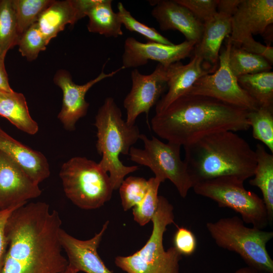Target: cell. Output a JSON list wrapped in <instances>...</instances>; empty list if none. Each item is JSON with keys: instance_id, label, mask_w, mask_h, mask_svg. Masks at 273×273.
Returning a JSON list of instances; mask_svg holds the SVG:
<instances>
[{"instance_id": "10", "label": "cell", "mask_w": 273, "mask_h": 273, "mask_svg": "<svg viewBox=\"0 0 273 273\" xmlns=\"http://www.w3.org/2000/svg\"><path fill=\"white\" fill-rule=\"evenodd\" d=\"M232 46L230 37L219 56V65L213 73L198 79L186 94L209 97L248 111L257 109L256 102L239 84L229 66Z\"/></svg>"}, {"instance_id": "34", "label": "cell", "mask_w": 273, "mask_h": 273, "mask_svg": "<svg viewBox=\"0 0 273 273\" xmlns=\"http://www.w3.org/2000/svg\"><path fill=\"white\" fill-rule=\"evenodd\" d=\"M175 1L187 8L203 23L217 13L218 0H175Z\"/></svg>"}, {"instance_id": "30", "label": "cell", "mask_w": 273, "mask_h": 273, "mask_svg": "<svg viewBox=\"0 0 273 273\" xmlns=\"http://www.w3.org/2000/svg\"><path fill=\"white\" fill-rule=\"evenodd\" d=\"M148 181L149 187L144 199L132 208L134 220L141 226H144L151 221L157 209L159 187L161 181L155 177Z\"/></svg>"}, {"instance_id": "20", "label": "cell", "mask_w": 273, "mask_h": 273, "mask_svg": "<svg viewBox=\"0 0 273 273\" xmlns=\"http://www.w3.org/2000/svg\"><path fill=\"white\" fill-rule=\"evenodd\" d=\"M0 151L17 163L37 184L50 175L46 156L17 141L0 127Z\"/></svg>"}, {"instance_id": "23", "label": "cell", "mask_w": 273, "mask_h": 273, "mask_svg": "<svg viewBox=\"0 0 273 273\" xmlns=\"http://www.w3.org/2000/svg\"><path fill=\"white\" fill-rule=\"evenodd\" d=\"M255 152L256 166L253 176L254 178L249 183L260 190L269 223H271L273 220V155L268 153L264 146L260 144L256 145Z\"/></svg>"}, {"instance_id": "17", "label": "cell", "mask_w": 273, "mask_h": 273, "mask_svg": "<svg viewBox=\"0 0 273 273\" xmlns=\"http://www.w3.org/2000/svg\"><path fill=\"white\" fill-rule=\"evenodd\" d=\"M153 6L151 15L162 31L177 30L186 40L197 43L200 40L203 24L185 7L175 0L150 1Z\"/></svg>"}, {"instance_id": "6", "label": "cell", "mask_w": 273, "mask_h": 273, "mask_svg": "<svg viewBox=\"0 0 273 273\" xmlns=\"http://www.w3.org/2000/svg\"><path fill=\"white\" fill-rule=\"evenodd\" d=\"M206 226L218 247L237 253L260 273H273V260L266 249L273 238L272 231L247 227L237 216L207 222Z\"/></svg>"}, {"instance_id": "40", "label": "cell", "mask_w": 273, "mask_h": 273, "mask_svg": "<svg viewBox=\"0 0 273 273\" xmlns=\"http://www.w3.org/2000/svg\"><path fill=\"white\" fill-rule=\"evenodd\" d=\"M261 35L266 42V46H270L272 41V24L269 25Z\"/></svg>"}, {"instance_id": "11", "label": "cell", "mask_w": 273, "mask_h": 273, "mask_svg": "<svg viewBox=\"0 0 273 273\" xmlns=\"http://www.w3.org/2000/svg\"><path fill=\"white\" fill-rule=\"evenodd\" d=\"M131 87L124 99L123 106L126 111L125 121L132 125L140 114L145 113L148 116L150 109L167 88L166 69L158 63L148 75L134 69L131 72Z\"/></svg>"}, {"instance_id": "22", "label": "cell", "mask_w": 273, "mask_h": 273, "mask_svg": "<svg viewBox=\"0 0 273 273\" xmlns=\"http://www.w3.org/2000/svg\"><path fill=\"white\" fill-rule=\"evenodd\" d=\"M0 116L29 134H35L38 130V124L30 115L26 99L22 93L0 90Z\"/></svg>"}, {"instance_id": "5", "label": "cell", "mask_w": 273, "mask_h": 273, "mask_svg": "<svg viewBox=\"0 0 273 273\" xmlns=\"http://www.w3.org/2000/svg\"><path fill=\"white\" fill-rule=\"evenodd\" d=\"M151 221V234L139 251L117 256L116 265L126 273H179L182 255L173 247L165 250L163 236L167 226L174 222L173 206L164 197L159 196L157 209Z\"/></svg>"}, {"instance_id": "2", "label": "cell", "mask_w": 273, "mask_h": 273, "mask_svg": "<svg viewBox=\"0 0 273 273\" xmlns=\"http://www.w3.org/2000/svg\"><path fill=\"white\" fill-rule=\"evenodd\" d=\"M248 111L202 95L185 94L151 120L154 133L186 146L209 134L247 130Z\"/></svg>"}, {"instance_id": "26", "label": "cell", "mask_w": 273, "mask_h": 273, "mask_svg": "<svg viewBox=\"0 0 273 273\" xmlns=\"http://www.w3.org/2000/svg\"><path fill=\"white\" fill-rule=\"evenodd\" d=\"M229 66L237 77L264 71H269L271 64L264 58L244 51L232 44L229 57Z\"/></svg>"}, {"instance_id": "32", "label": "cell", "mask_w": 273, "mask_h": 273, "mask_svg": "<svg viewBox=\"0 0 273 273\" xmlns=\"http://www.w3.org/2000/svg\"><path fill=\"white\" fill-rule=\"evenodd\" d=\"M118 15L122 25L130 31L143 36L148 41L155 42L167 45L174 43L161 35L153 27H149L134 18L121 2L117 5Z\"/></svg>"}, {"instance_id": "13", "label": "cell", "mask_w": 273, "mask_h": 273, "mask_svg": "<svg viewBox=\"0 0 273 273\" xmlns=\"http://www.w3.org/2000/svg\"><path fill=\"white\" fill-rule=\"evenodd\" d=\"M124 69L121 66L109 73L102 70L95 78L82 85L75 83L71 74L66 70H59L56 73L54 82L63 93L62 108L58 117L66 130H74L77 122L86 115L89 103L86 101L85 96L88 90L95 84L113 76Z\"/></svg>"}, {"instance_id": "25", "label": "cell", "mask_w": 273, "mask_h": 273, "mask_svg": "<svg viewBox=\"0 0 273 273\" xmlns=\"http://www.w3.org/2000/svg\"><path fill=\"white\" fill-rule=\"evenodd\" d=\"M240 86L257 103L259 107L273 109V72L271 71L237 77Z\"/></svg>"}, {"instance_id": "37", "label": "cell", "mask_w": 273, "mask_h": 273, "mask_svg": "<svg viewBox=\"0 0 273 273\" xmlns=\"http://www.w3.org/2000/svg\"><path fill=\"white\" fill-rule=\"evenodd\" d=\"M20 207L0 210V270L8 247V242L6 234V224L12 213L15 209Z\"/></svg>"}, {"instance_id": "31", "label": "cell", "mask_w": 273, "mask_h": 273, "mask_svg": "<svg viewBox=\"0 0 273 273\" xmlns=\"http://www.w3.org/2000/svg\"><path fill=\"white\" fill-rule=\"evenodd\" d=\"M149 187L145 178L130 176L124 179L119 190L123 210L126 211L138 204L145 197Z\"/></svg>"}, {"instance_id": "24", "label": "cell", "mask_w": 273, "mask_h": 273, "mask_svg": "<svg viewBox=\"0 0 273 273\" xmlns=\"http://www.w3.org/2000/svg\"><path fill=\"white\" fill-rule=\"evenodd\" d=\"M111 0H98L86 12L88 18V31L106 37H117L123 35L121 24L117 13L112 8Z\"/></svg>"}, {"instance_id": "29", "label": "cell", "mask_w": 273, "mask_h": 273, "mask_svg": "<svg viewBox=\"0 0 273 273\" xmlns=\"http://www.w3.org/2000/svg\"><path fill=\"white\" fill-rule=\"evenodd\" d=\"M253 137L267 147L273 153V109L262 107L247 114Z\"/></svg>"}, {"instance_id": "12", "label": "cell", "mask_w": 273, "mask_h": 273, "mask_svg": "<svg viewBox=\"0 0 273 273\" xmlns=\"http://www.w3.org/2000/svg\"><path fill=\"white\" fill-rule=\"evenodd\" d=\"M196 44L187 40L172 45L150 41L143 43L134 37H128L124 41L122 66L124 69L135 68L152 60L166 68L190 56Z\"/></svg>"}, {"instance_id": "8", "label": "cell", "mask_w": 273, "mask_h": 273, "mask_svg": "<svg viewBox=\"0 0 273 273\" xmlns=\"http://www.w3.org/2000/svg\"><path fill=\"white\" fill-rule=\"evenodd\" d=\"M194 192L217 203L219 207L229 208L241 216L244 223L263 230L269 223L262 198L247 190L244 181L233 176H223L195 184Z\"/></svg>"}, {"instance_id": "15", "label": "cell", "mask_w": 273, "mask_h": 273, "mask_svg": "<svg viewBox=\"0 0 273 273\" xmlns=\"http://www.w3.org/2000/svg\"><path fill=\"white\" fill-rule=\"evenodd\" d=\"M272 23V0H242L231 16L232 44L239 47L244 38L261 35Z\"/></svg>"}, {"instance_id": "33", "label": "cell", "mask_w": 273, "mask_h": 273, "mask_svg": "<svg viewBox=\"0 0 273 273\" xmlns=\"http://www.w3.org/2000/svg\"><path fill=\"white\" fill-rule=\"evenodd\" d=\"M48 44L35 23L21 35L17 46L22 56L32 61L37 58L41 51L46 49Z\"/></svg>"}, {"instance_id": "16", "label": "cell", "mask_w": 273, "mask_h": 273, "mask_svg": "<svg viewBox=\"0 0 273 273\" xmlns=\"http://www.w3.org/2000/svg\"><path fill=\"white\" fill-rule=\"evenodd\" d=\"M109 223V220L106 221L98 233L86 240L78 239L61 229L60 240L70 265L79 272L112 273L105 265L98 252V248Z\"/></svg>"}, {"instance_id": "36", "label": "cell", "mask_w": 273, "mask_h": 273, "mask_svg": "<svg viewBox=\"0 0 273 273\" xmlns=\"http://www.w3.org/2000/svg\"><path fill=\"white\" fill-rule=\"evenodd\" d=\"M239 47L246 52L264 58L270 64L273 63V48L257 41L252 36L244 38Z\"/></svg>"}, {"instance_id": "4", "label": "cell", "mask_w": 273, "mask_h": 273, "mask_svg": "<svg viewBox=\"0 0 273 273\" xmlns=\"http://www.w3.org/2000/svg\"><path fill=\"white\" fill-rule=\"evenodd\" d=\"M94 125L97 129L96 148L102 156L99 165L109 172L113 189L117 190L125 176L139 169L136 165H124L119 156L129 154L130 148L140 139L139 128L136 124L126 123L111 97L107 98L99 108Z\"/></svg>"}, {"instance_id": "27", "label": "cell", "mask_w": 273, "mask_h": 273, "mask_svg": "<svg viewBox=\"0 0 273 273\" xmlns=\"http://www.w3.org/2000/svg\"><path fill=\"white\" fill-rule=\"evenodd\" d=\"M19 34L12 0H0V57L18 45Z\"/></svg>"}, {"instance_id": "18", "label": "cell", "mask_w": 273, "mask_h": 273, "mask_svg": "<svg viewBox=\"0 0 273 273\" xmlns=\"http://www.w3.org/2000/svg\"><path fill=\"white\" fill-rule=\"evenodd\" d=\"M165 69L167 92L156 104V114L163 112L175 100L186 94L200 77L211 73L204 68L202 60L196 56H194L186 65L179 61Z\"/></svg>"}, {"instance_id": "38", "label": "cell", "mask_w": 273, "mask_h": 273, "mask_svg": "<svg viewBox=\"0 0 273 273\" xmlns=\"http://www.w3.org/2000/svg\"><path fill=\"white\" fill-rule=\"evenodd\" d=\"M242 0H218L217 12L232 16Z\"/></svg>"}, {"instance_id": "1", "label": "cell", "mask_w": 273, "mask_h": 273, "mask_svg": "<svg viewBox=\"0 0 273 273\" xmlns=\"http://www.w3.org/2000/svg\"><path fill=\"white\" fill-rule=\"evenodd\" d=\"M62 220L43 202L15 209L6 227L8 247L0 273H62L68 265L60 240Z\"/></svg>"}, {"instance_id": "42", "label": "cell", "mask_w": 273, "mask_h": 273, "mask_svg": "<svg viewBox=\"0 0 273 273\" xmlns=\"http://www.w3.org/2000/svg\"><path fill=\"white\" fill-rule=\"evenodd\" d=\"M78 272L79 271L76 269H75V268H74L73 267H72V266L68 264V265L66 268V269L64 271H63L62 273H78Z\"/></svg>"}, {"instance_id": "28", "label": "cell", "mask_w": 273, "mask_h": 273, "mask_svg": "<svg viewBox=\"0 0 273 273\" xmlns=\"http://www.w3.org/2000/svg\"><path fill=\"white\" fill-rule=\"evenodd\" d=\"M54 0H12L20 36L36 23Z\"/></svg>"}, {"instance_id": "35", "label": "cell", "mask_w": 273, "mask_h": 273, "mask_svg": "<svg viewBox=\"0 0 273 273\" xmlns=\"http://www.w3.org/2000/svg\"><path fill=\"white\" fill-rule=\"evenodd\" d=\"M173 247L181 255H192L197 248V240L194 233L185 227H178L173 239Z\"/></svg>"}, {"instance_id": "39", "label": "cell", "mask_w": 273, "mask_h": 273, "mask_svg": "<svg viewBox=\"0 0 273 273\" xmlns=\"http://www.w3.org/2000/svg\"><path fill=\"white\" fill-rule=\"evenodd\" d=\"M0 90L5 92H12L9 82L8 74L5 66V60L0 57Z\"/></svg>"}, {"instance_id": "14", "label": "cell", "mask_w": 273, "mask_h": 273, "mask_svg": "<svg viewBox=\"0 0 273 273\" xmlns=\"http://www.w3.org/2000/svg\"><path fill=\"white\" fill-rule=\"evenodd\" d=\"M42 191L14 160L0 151V210L22 206Z\"/></svg>"}, {"instance_id": "21", "label": "cell", "mask_w": 273, "mask_h": 273, "mask_svg": "<svg viewBox=\"0 0 273 273\" xmlns=\"http://www.w3.org/2000/svg\"><path fill=\"white\" fill-rule=\"evenodd\" d=\"M85 16L79 0H54L40 15L36 23L49 44L66 25H74Z\"/></svg>"}, {"instance_id": "3", "label": "cell", "mask_w": 273, "mask_h": 273, "mask_svg": "<svg viewBox=\"0 0 273 273\" xmlns=\"http://www.w3.org/2000/svg\"><path fill=\"white\" fill-rule=\"evenodd\" d=\"M184 147V161L193 186L223 176H235L244 181L254 175L255 152L234 131L212 133Z\"/></svg>"}, {"instance_id": "7", "label": "cell", "mask_w": 273, "mask_h": 273, "mask_svg": "<svg viewBox=\"0 0 273 273\" xmlns=\"http://www.w3.org/2000/svg\"><path fill=\"white\" fill-rule=\"evenodd\" d=\"M59 176L66 197L81 209L99 208L111 198L109 175L92 160L73 157L62 165Z\"/></svg>"}, {"instance_id": "9", "label": "cell", "mask_w": 273, "mask_h": 273, "mask_svg": "<svg viewBox=\"0 0 273 273\" xmlns=\"http://www.w3.org/2000/svg\"><path fill=\"white\" fill-rule=\"evenodd\" d=\"M140 139L144 143V148L132 146L128 154L130 160L148 167L161 183L169 179L180 196L186 198L193 183L186 163L180 158L181 146L164 143L154 136L149 139L144 134H140Z\"/></svg>"}, {"instance_id": "19", "label": "cell", "mask_w": 273, "mask_h": 273, "mask_svg": "<svg viewBox=\"0 0 273 273\" xmlns=\"http://www.w3.org/2000/svg\"><path fill=\"white\" fill-rule=\"evenodd\" d=\"M203 24L202 34L194 46V56L200 58L204 68L213 73L218 67L222 42L231 33V16L217 12Z\"/></svg>"}, {"instance_id": "41", "label": "cell", "mask_w": 273, "mask_h": 273, "mask_svg": "<svg viewBox=\"0 0 273 273\" xmlns=\"http://www.w3.org/2000/svg\"><path fill=\"white\" fill-rule=\"evenodd\" d=\"M235 273H260L257 270L249 267L246 266L239 268L237 270Z\"/></svg>"}]
</instances>
